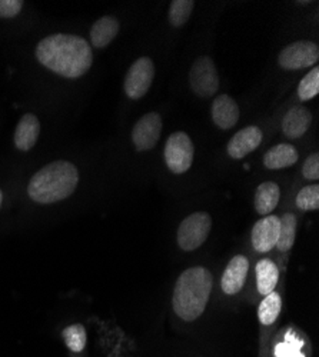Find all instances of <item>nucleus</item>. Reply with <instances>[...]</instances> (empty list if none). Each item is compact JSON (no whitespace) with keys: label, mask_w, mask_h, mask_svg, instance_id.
<instances>
[{"label":"nucleus","mask_w":319,"mask_h":357,"mask_svg":"<svg viewBox=\"0 0 319 357\" xmlns=\"http://www.w3.org/2000/svg\"><path fill=\"white\" fill-rule=\"evenodd\" d=\"M239 106L230 96L219 95L215 98L212 103V121L219 129L229 130L235 128L239 121Z\"/></svg>","instance_id":"nucleus-13"},{"label":"nucleus","mask_w":319,"mask_h":357,"mask_svg":"<svg viewBox=\"0 0 319 357\" xmlns=\"http://www.w3.org/2000/svg\"><path fill=\"white\" fill-rule=\"evenodd\" d=\"M22 0H0V17H15L22 12Z\"/></svg>","instance_id":"nucleus-27"},{"label":"nucleus","mask_w":319,"mask_h":357,"mask_svg":"<svg viewBox=\"0 0 319 357\" xmlns=\"http://www.w3.org/2000/svg\"><path fill=\"white\" fill-rule=\"evenodd\" d=\"M79 173L75 165L57 160L42 167L29 182L27 195L34 202L50 204L68 199L76 189Z\"/></svg>","instance_id":"nucleus-3"},{"label":"nucleus","mask_w":319,"mask_h":357,"mask_svg":"<svg viewBox=\"0 0 319 357\" xmlns=\"http://www.w3.org/2000/svg\"><path fill=\"white\" fill-rule=\"evenodd\" d=\"M256 287L258 291L267 296L276 289L279 280V271L271 259H262L256 263Z\"/></svg>","instance_id":"nucleus-19"},{"label":"nucleus","mask_w":319,"mask_h":357,"mask_svg":"<svg viewBox=\"0 0 319 357\" xmlns=\"http://www.w3.org/2000/svg\"><path fill=\"white\" fill-rule=\"evenodd\" d=\"M262 130L256 126H248L239 130L228 143V155L232 159H242L252 153L262 143Z\"/></svg>","instance_id":"nucleus-12"},{"label":"nucleus","mask_w":319,"mask_h":357,"mask_svg":"<svg viewBox=\"0 0 319 357\" xmlns=\"http://www.w3.org/2000/svg\"><path fill=\"white\" fill-rule=\"evenodd\" d=\"M302 174L308 181H318L319 178V155L312 153L306 158L302 166Z\"/></svg>","instance_id":"nucleus-26"},{"label":"nucleus","mask_w":319,"mask_h":357,"mask_svg":"<svg viewBox=\"0 0 319 357\" xmlns=\"http://www.w3.org/2000/svg\"><path fill=\"white\" fill-rule=\"evenodd\" d=\"M312 123V114L306 107H292L283 116L282 130L288 139L302 137Z\"/></svg>","instance_id":"nucleus-15"},{"label":"nucleus","mask_w":319,"mask_h":357,"mask_svg":"<svg viewBox=\"0 0 319 357\" xmlns=\"http://www.w3.org/2000/svg\"><path fill=\"white\" fill-rule=\"evenodd\" d=\"M62 337L65 340L66 347L73 353H80L86 346V340H88L84 327L79 323L65 327L62 332Z\"/></svg>","instance_id":"nucleus-23"},{"label":"nucleus","mask_w":319,"mask_h":357,"mask_svg":"<svg viewBox=\"0 0 319 357\" xmlns=\"http://www.w3.org/2000/svg\"><path fill=\"white\" fill-rule=\"evenodd\" d=\"M319 47L311 40H298L283 47L278 56V63L285 70H301L316 65Z\"/></svg>","instance_id":"nucleus-7"},{"label":"nucleus","mask_w":319,"mask_h":357,"mask_svg":"<svg viewBox=\"0 0 319 357\" xmlns=\"http://www.w3.org/2000/svg\"><path fill=\"white\" fill-rule=\"evenodd\" d=\"M248 272H249L248 257L238 255L234 259H230V261L228 263L226 269L222 275V280H221L222 290L229 296L239 293L242 290V287L245 286Z\"/></svg>","instance_id":"nucleus-11"},{"label":"nucleus","mask_w":319,"mask_h":357,"mask_svg":"<svg viewBox=\"0 0 319 357\" xmlns=\"http://www.w3.org/2000/svg\"><path fill=\"white\" fill-rule=\"evenodd\" d=\"M39 133H40L39 119L32 113H26L16 126L15 136H13L15 146L22 152H29L36 144Z\"/></svg>","instance_id":"nucleus-14"},{"label":"nucleus","mask_w":319,"mask_h":357,"mask_svg":"<svg viewBox=\"0 0 319 357\" xmlns=\"http://www.w3.org/2000/svg\"><path fill=\"white\" fill-rule=\"evenodd\" d=\"M2 199H3V196H2V190H0V206H2Z\"/></svg>","instance_id":"nucleus-28"},{"label":"nucleus","mask_w":319,"mask_h":357,"mask_svg":"<svg viewBox=\"0 0 319 357\" xmlns=\"http://www.w3.org/2000/svg\"><path fill=\"white\" fill-rule=\"evenodd\" d=\"M163 155L172 173L184 174L193 163L195 147L191 137L185 132H175L168 137Z\"/></svg>","instance_id":"nucleus-5"},{"label":"nucleus","mask_w":319,"mask_h":357,"mask_svg":"<svg viewBox=\"0 0 319 357\" xmlns=\"http://www.w3.org/2000/svg\"><path fill=\"white\" fill-rule=\"evenodd\" d=\"M155 77V65L151 57H139L125 76V93L129 99L138 100L148 93Z\"/></svg>","instance_id":"nucleus-8"},{"label":"nucleus","mask_w":319,"mask_h":357,"mask_svg":"<svg viewBox=\"0 0 319 357\" xmlns=\"http://www.w3.org/2000/svg\"><path fill=\"white\" fill-rule=\"evenodd\" d=\"M281 310H282L281 294L274 290L269 294H267L264 297V301L259 305L258 319H259L260 324H264V326L274 324L276 321V319L279 317Z\"/></svg>","instance_id":"nucleus-20"},{"label":"nucleus","mask_w":319,"mask_h":357,"mask_svg":"<svg viewBox=\"0 0 319 357\" xmlns=\"http://www.w3.org/2000/svg\"><path fill=\"white\" fill-rule=\"evenodd\" d=\"M195 2L192 0H173L169 8V23L173 27L184 26L189 20Z\"/></svg>","instance_id":"nucleus-22"},{"label":"nucleus","mask_w":319,"mask_h":357,"mask_svg":"<svg viewBox=\"0 0 319 357\" xmlns=\"http://www.w3.org/2000/svg\"><path fill=\"white\" fill-rule=\"evenodd\" d=\"M279 220H281V226H279L276 248L285 253L291 250L295 243L298 220L294 213H285Z\"/></svg>","instance_id":"nucleus-21"},{"label":"nucleus","mask_w":319,"mask_h":357,"mask_svg":"<svg viewBox=\"0 0 319 357\" xmlns=\"http://www.w3.org/2000/svg\"><path fill=\"white\" fill-rule=\"evenodd\" d=\"M212 286L214 278L207 267H189L179 276L173 289V312L184 321H195L208 306Z\"/></svg>","instance_id":"nucleus-2"},{"label":"nucleus","mask_w":319,"mask_h":357,"mask_svg":"<svg viewBox=\"0 0 319 357\" xmlns=\"http://www.w3.org/2000/svg\"><path fill=\"white\" fill-rule=\"evenodd\" d=\"M212 227V219L207 212H195L182 220L177 241L182 250L193 252L204 245Z\"/></svg>","instance_id":"nucleus-4"},{"label":"nucleus","mask_w":319,"mask_h":357,"mask_svg":"<svg viewBox=\"0 0 319 357\" xmlns=\"http://www.w3.org/2000/svg\"><path fill=\"white\" fill-rule=\"evenodd\" d=\"M192 92L199 98L215 96L219 89V76L211 57L200 56L193 62L189 72Z\"/></svg>","instance_id":"nucleus-6"},{"label":"nucleus","mask_w":319,"mask_h":357,"mask_svg":"<svg viewBox=\"0 0 319 357\" xmlns=\"http://www.w3.org/2000/svg\"><path fill=\"white\" fill-rule=\"evenodd\" d=\"M281 220L275 215L264 216L253 225L252 229V246L258 253H268L271 252L278 242Z\"/></svg>","instance_id":"nucleus-10"},{"label":"nucleus","mask_w":319,"mask_h":357,"mask_svg":"<svg viewBox=\"0 0 319 357\" xmlns=\"http://www.w3.org/2000/svg\"><path fill=\"white\" fill-rule=\"evenodd\" d=\"M119 27V22L110 16H103L99 20H96L91 29V42L94 47H106L116 36H118Z\"/></svg>","instance_id":"nucleus-18"},{"label":"nucleus","mask_w":319,"mask_h":357,"mask_svg":"<svg viewBox=\"0 0 319 357\" xmlns=\"http://www.w3.org/2000/svg\"><path fill=\"white\" fill-rule=\"evenodd\" d=\"M162 116L151 112L142 116L132 129V140L138 152H148L156 146L162 135Z\"/></svg>","instance_id":"nucleus-9"},{"label":"nucleus","mask_w":319,"mask_h":357,"mask_svg":"<svg viewBox=\"0 0 319 357\" xmlns=\"http://www.w3.org/2000/svg\"><path fill=\"white\" fill-rule=\"evenodd\" d=\"M297 206L304 212L319 209V186L311 185L299 190L297 196Z\"/></svg>","instance_id":"nucleus-25"},{"label":"nucleus","mask_w":319,"mask_h":357,"mask_svg":"<svg viewBox=\"0 0 319 357\" xmlns=\"http://www.w3.org/2000/svg\"><path fill=\"white\" fill-rule=\"evenodd\" d=\"M279 197H281V190L276 183L265 182L262 185H259L253 197L256 213L260 216L271 215L276 209Z\"/></svg>","instance_id":"nucleus-17"},{"label":"nucleus","mask_w":319,"mask_h":357,"mask_svg":"<svg viewBox=\"0 0 319 357\" xmlns=\"http://www.w3.org/2000/svg\"><path fill=\"white\" fill-rule=\"evenodd\" d=\"M298 151L297 147L289 144V143H281L274 147H271L269 151L264 156V165L267 169L271 170H278L283 167H291L298 162Z\"/></svg>","instance_id":"nucleus-16"},{"label":"nucleus","mask_w":319,"mask_h":357,"mask_svg":"<svg viewBox=\"0 0 319 357\" xmlns=\"http://www.w3.org/2000/svg\"><path fill=\"white\" fill-rule=\"evenodd\" d=\"M319 93V68L315 66L304 76L298 86V95L302 102H308Z\"/></svg>","instance_id":"nucleus-24"},{"label":"nucleus","mask_w":319,"mask_h":357,"mask_svg":"<svg viewBox=\"0 0 319 357\" xmlns=\"http://www.w3.org/2000/svg\"><path fill=\"white\" fill-rule=\"evenodd\" d=\"M38 61L49 70L68 79H77L94 62L91 45L75 35L57 33L42 39L36 47Z\"/></svg>","instance_id":"nucleus-1"}]
</instances>
